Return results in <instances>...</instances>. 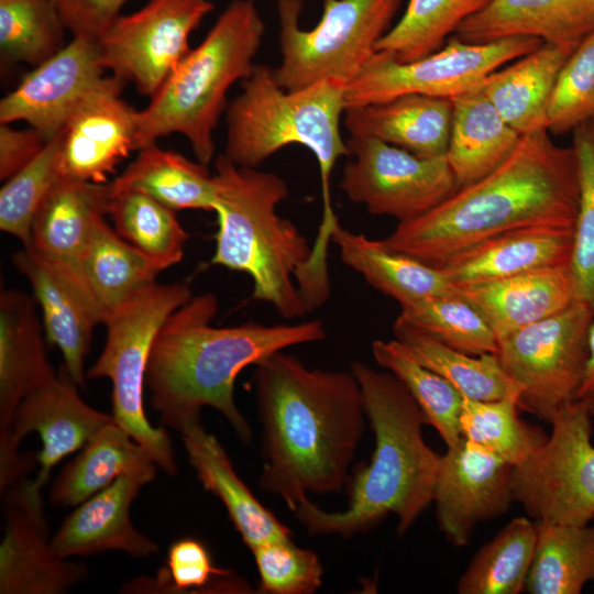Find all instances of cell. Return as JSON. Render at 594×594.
<instances>
[{
	"label": "cell",
	"instance_id": "6da1fadb",
	"mask_svg": "<svg viewBox=\"0 0 594 594\" xmlns=\"http://www.w3.org/2000/svg\"><path fill=\"white\" fill-rule=\"evenodd\" d=\"M254 366L263 427L260 487L290 512L308 493H342L366 422L353 372L310 369L284 350Z\"/></svg>",
	"mask_w": 594,
	"mask_h": 594
},
{
	"label": "cell",
	"instance_id": "7a4b0ae2",
	"mask_svg": "<svg viewBox=\"0 0 594 594\" xmlns=\"http://www.w3.org/2000/svg\"><path fill=\"white\" fill-rule=\"evenodd\" d=\"M547 132L521 134L494 170L427 213L398 223L382 244L437 267L451 255L510 230L573 228L579 206L576 154L572 146L557 145Z\"/></svg>",
	"mask_w": 594,
	"mask_h": 594
},
{
	"label": "cell",
	"instance_id": "3957f363",
	"mask_svg": "<svg viewBox=\"0 0 594 594\" xmlns=\"http://www.w3.org/2000/svg\"><path fill=\"white\" fill-rule=\"evenodd\" d=\"M218 299L207 293L172 312L152 344L145 385L161 421L177 431L200 421L204 407L222 414L248 444L252 429L237 407L239 373L286 348L326 339L321 320L215 327Z\"/></svg>",
	"mask_w": 594,
	"mask_h": 594
},
{
	"label": "cell",
	"instance_id": "277c9868",
	"mask_svg": "<svg viewBox=\"0 0 594 594\" xmlns=\"http://www.w3.org/2000/svg\"><path fill=\"white\" fill-rule=\"evenodd\" d=\"M351 371L375 437L371 460L350 476L344 510H322L306 497L293 513L309 535L342 538L366 532L395 514L397 532L403 536L433 501L441 455L426 443L427 419L394 374L360 361L351 364Z\"/></svg>",
	"mask_w": 594,
	"mask_h": 594
},
{
	"label": "cell",
	"instance_id": "5b68a950",
	"mask_svg": "<svg viewBox=\"0 0 594 594\" xmlns=\"http://www.w3.org/2000/svg\"><path fill=\"white\" fill-rule=\"evenodd\" d=\"M215 168L218 231L211 263L248 274L252 297L284 319L306 317L312 246L277 213L289 194L286 182L275 173L238 166L224 154Z\"/></svg>",
	"mask_w": 594,
	"mask_h": 594
},
{
	"label": "cell",
	"instance_id": "8992f818",
	"mask_svg": "<svg viewBox=\"0 0 594 594\" xmlns=\"http://www.w3.org/2000/svg\"><path fill=\"white\" fill-rule=\"evenodd\" d=\"M345 87L322 81L297 91L283 89L266 65H255L242 92L227 108L224 155L235 165L256 168L280 148L300 144L316 156L320 170L322 217L312 245V261L328 264V249L340 223L330 182L337 161L349 155L340 132Z\"/></svg>",
	"mask_w": 594,
	"mask_h": 594
},
{
	"label": "cell",
	"instance_id": "52a82bcc",
	"mask_svg": "<svg viewBox=\"0 0 594 594\" xmlns=\"http://www.w3.org/2000/svg\"><path fill=\"white\" fill-rule=\"evenodd\" d=\"M265 24L253 0H233L204 41L186 55L143 110L135 111V150L183 134L197 161L215 154L213 131L227 107L229 88L255 68Z\"/></svg>",
	"mask_w": 594,
	"mask_h": 594
},
{
	"label": "cell",
	"instance_id": "ba28073f",
	"mask_svg": "<svg viewBox=\"0 0 594 594\" xmlns=\"http://www.w3.org/2000/svg\"><path fill=\"white\" fill-rule=\"evenodd\" d=\"M403 0H322L310 30L300 28L305 0H276L282 61L277 84L297 91L322 81L350 85L376 53Z\"/></svg>",
	"mask_w": 594,
	"mask_h": 594
},
{
	"label": "cell",
	"instance_id": "9c48e42d",
	"mask_svg": "<svg viewBox=\"0 0 594 594\" xmlns=\"http://www.w3.org/2000/svg\"><path fill=\"white\" fill-rule=\"evenodd\" d=\"M193 298L180 283L150 286L117 308L107 319L102 352L87 371V378L112 383V416L139 442L157 468L175 475L177 464L169 436L153 427L144 410V387L154 339L168 316Z\"/></svg>",
	"mask_w": 594,
	"mask_h": 594
},
{
	"label": "cell",
	"instance_id": "30bf717a",
	"mask_svg": "<svg viewBox=\"0 0 594 594\" xmlns=\"http://www.w3.org/2000/svg\"><path fill=\"white\" fill-rule=\"evenodd\" d=\"M592 416L579 400L550 419L547 440L513 469V494L535 521L588 525L594 519Z\"/></svg>",
	"mask_w": 594,
	"mask_h": 594
},
{
	"label": "cell",
	"instance_id": "8fae6325",
	"mask_svg": "<svg viewBox=\"0 0 594 594\" xmlns=\"http://www.w3.org/2000/svg\"><path fill=\"white\" fill-rule=\"evenodd\" d=\"M593 318L588 306L576 299L498 341L496 356L519 388V408L550 422L556 411L576 400L588 360Z\"/></svg>",
	"mask_w": 594,
	"mask_h": 594
},
{
	"label": "cell",
	"instance_id": "7c38bea8",
	"mask_svg": "<svg viewBox=\"0 0 594 594\" xmlns=\"http://www.w3.org/2000/svg\"><path fill=\"white\" fill-rule=\"evenodd\" d=\"M543 43L537 37L513 36L470 44L453 35L439 51L410 63H399L388 53L376 51L345 87V108L408 94L452 99L479 87L491 73Z\"/></svg>",
	"mask_w": 594,
	"mask_h": 594
},
{
	"label": "cell",
	"instance_id": "4fadbf2b",
	"mask_svg": "<svg viewBox=\"0 0 594 594\" xmlns=\"http://www.w3.org/2000/svg\"><path fill=\"white\" fill-rule=\"evenodd\" d=\"M346 144L349 161L339 186L372 215L410 221L458 190L446 155L421 157L374 138L351 136Z\"/></svg>",
	"mask_w": 594,
	"mask_h": 594
},
{
	"label": "cell",
	"instance_id": "5bb4252c",
	"mask_svg": "<svg viewBox=\"0 0 594 594\" xmlns=\"http://www.w3.org/2000/svg\"><path fill=\"white\" fill-rule=\"evenodd\" d=\"M212 9L210 0H150L119 15L97 41L102 68L152 97L190 52V33Z\"/></svg>",
	"mask_w": 594,
	"mask_h": 594
},
{
	"label": "cell",
	"instance_id": "9a60e30c",
	"mask_svg": "<svg viewBox=\"0 0 594 594\" xmlns=\"http://www.w3.org/2000/svg\"><path fill=\"white\" fill-rule=\"evenodd\" d=\"M112 421V414L100 413L80 398L77 384L63 367L55 380L19 404L8 437L0 440L1 493L23 481L33 465L34 458L18 451L20 441L29 433L37 432L43 443L36 457L40 471L29 482L32 491L41 493L54 466Z\"/></svg>",
	"mask_w": 594,
	"mask_h": 594
},
{
	"label": "cell",
	"instance_id": "2e32d148",
	"mask_svg": "<svg viewBox=\"0 0 594 594\" xmlns=\"http://www.w3.org/2000/svg\"><path fill=\"white\" fill-rule=\"evenodd\" d=\"M447 448L432 502L439 530L453 546L464 547L479 524L503 515L515 501L514 466L463 437Z\"/></svg>",
	"mask_w": 594,
	"mask_h": 594
},
{
	"label": "cell",
	"instance_id": "e0dca14e",
	"mask_svg": "<svg viewBox=\"0 0 594 594\" xmlns=\"http://www.w3.org/2000/svg\"><path fill=\"white\" fill-rule=\"evenodd\" d=\"M103 72L97 41L73 36L58 53L34 67L1 99L0 123L25 121L50 141L100 84Z\"/></svg>",
	"mask_w": 594,
	"mask_h": 594
},
{
	"label": "cell",
	"instance_id": "ac0fdd59",
	"mask_svg": "<svg viewBox=\"0 0 594 594\" xmlns=\"http://www.w3.org/2000/svg\"><path fill=\"white\" fill-rule=\"evenodd\" d=\"M3 493L0 593L61 594L82 582L86 566L59 558L52 548L41 494L24 480Z\"/></svg>",
	"mask_w": 594,
	"mask_h": 594
},
{
	"label": "cell",
	"instance_id": "d6986e66",
	"mask_svg": "<svg viewBox=\"0 0 594 594\" xmlns=\"http://www.w3.org/2000/svg\"><path fill=\"white\" fill-rule=\"evenodd\" d=\"M123 80L103 77L62 130V177L105 184L135 150V111L121 98Z\"/></svg>",
	"mask_w": 594,
	"mask_h": 594
},
{
	"label": "cell",
	"instance_id": "ffe728a7",
	"mask_svg": "<svg viewBox=\"0 0 594 594\" xmlns=\"http://www.w3.org/2000/svg\"><path fill=\"white\" fill-rule=\"evenodd\" d=\"M12 263L31 284L42 309L46 338L61 350L64 370L84 387L92 331L105 324V315L81 287L31 246L14 253Z\"/></svg>",
	"mask_w": 594,
	"mask_h": 594
},
{
	"label": "cell",
	"instance_id": "44dd1931",
	"mask_svg": "<svg viewBox=\"0 0 594 594\" xmlns=\"http://www.w3.org/2000/svg\"><path fill=\"white\" fill-rule=\"evenodd\" d=\"M109 198V183L61 177L35 213L28 245L74 280L94 301L82 280L80 262L96 224L107 215Z\"/></svg>",
	"mask_w": 594,
	"mask_h": 594
},
{
	"label": "cell",
	"instance_id": "7402d4cb",
	"mask_svg": "<svg viewBox=\"0 0 594 594\" xmlns=\"http://www.w3.org/2000/svg\"><path fill=\"white\" fill-rule=\"evenodd\" d=\"M147 483L144 476L124 474L79 504L51 539L54 552L62 559L108 550L135 558L157 553L158 544L141 534L130 519V507Z\"/></svg>",
	"mask_w": 594,
	"mask_h": 594
},
{
	"label": "cell",
	"instance_id": "603a6c76",
	"mask_svg": "<svg viewBox=\"0 0 594 594\" xmlns=\"http://www.w3.org/2000/svg\"><path fill=\"white\" fill-rule=\"evenodd\" d=\"M573 228L534 226L469 246L437 266L457 286L482 284L536 268L570 264Z\"/></svg>",
	"mask_w": 594,
	"mask_h": 594
},
{
	"label": "cell",
	"instance_id": "cb8c5ba5",
	"mask_svg": "<svg viewBox=\"0 0 594 594\" xmlns=\"http://www.w3.org/2000/svg\"><path fill=\"white\" fill-rule=\"evenodd\" d=\"M594 31V0H491L455 30L464 43L513 36L578 46Z\"/></svg>",
	"mask_w": 594,
	"mask_h": 594
},
{
	"label": "cell",
	"instance_id": "d4e9b609",
	"mask_svg": "<svg viewBox=\"0 0 594 594\" xmlns=\"http://www.w3.org/2000/svg\"><path fill=\"white\" fill-rule=\"evenodd\" d=\"M452 118V99L408 94L346 107L343 124L351 136L374 138L421 157H439L447 154Z\"/></svg>",
	"mask_w": 594,
	"mask_h": 594
},
{
	"label": "cell",
	"instance_id": "484cf974",
	"mask_svg": "<svg viewBox=\"0 0 594 594\" xmlns=\"http://www.w3.org/2000/svg\"><path fill=\"white\" fill-rule=\"evenodd\" d=\"M459 287L461 296L485 318L498 341L576 300L570 264Z\"/></svg>",
	"mask_w": 594,
	"mask_h": 594
},
{
	"label": "cell",
	"instance_id": "4316f807",
	"mask_svg": "<svg viewBox=\"0 0 594 594\" xmlns=\"http://www.w3.org/2000/svg\"><path fill=\"white\" fill-rule=\"evenodd\" d=\"M57 375L42 340L34 302L26 294L6 289L0 295V440L8 437L19 404Z\"/></svg>",
	"mask_w": 594,
	"mask_h": 594
},
{
	"label": "cell",
	"instance_id": "83f0119b",
	"mask_svg": "<svg viewBox=\"0 0 594 594\" xmlns=\"http://www.w3.org/2000/svg\"><path fill=\"white\" fill-rule=\"evenodd\" d=\"M180 433L199 482L223 503L250 550L267 541L293 537L289 528L264 507L238 476L224 449L205 430L201 421L185 427Z\"/></svg>",
	"mask_w": 594,
	"mask_h": 594
},
{
	"label": "cell",
	"instance_id": "f1b7e54d",
	"mask_svg": "<svg viewBox=\"0 0 594 594\" xmlns=\"http://www.w3.org/2000/svg\"><path fill=\"white\" fill-rule=\"evenodd\" d=\"M578 46L543 43L482 81L483 92L520 135L548 131V108L553 88Z\"/></svg>",
	"mask_w": 594,
	"mask_h": 594
},
{
	"label": "cell",
	"instance_id": "f546056e",
	"mask_svg": "<svg viewBox=\"0 0 594 594\" xmlns=\"http://www.w3.org/2000/svg\"><path fill=\"white\" fill-rule=\"evenodd\" d=\"M331 241L346 266L399 306L431 297L461 296L460 287L450 282L439 268L391 251L381 240L354 233L339 223Z\"/></svg>",
	"mask_w": 594,
	"mask_h": 594
},
{
	"label": "cell",
	"instance_id": "4dcf8cb0",
	"mask_svg": "<svg viewBox=\"0 0 594 594\" xmlns=\"http://www.w3.org/2000/svg\"><path fill=\"white\" fill-rule=\"evenodd\" d=\"M157 465L150 453L116 421L101 428L54 481V505L78 506L124 474L152 482Z\"/></svg>",
	"mask_w": 594,
	"mask_h": 594
},
{
	"label": "cell",
	"instance_id": "1f68e13d",
	"mask_svg": "<svg viewBox=\"0 0 594 594\" xmlns=\"http://www.w3.org/2000/svg\"><path fill=\"white\" fill-rule=\"evenodd\" d=\"M453 118L447 160L458 189L499 166L516 147L520 134L507 124L481 85L452 98Z\"/></svg>",
	"mask_w": 594,
	"mask_h": 594
},
{
	"label": "cell",
	"instance_id": "d6a6232c",
	"mask_svg": "<svg viewBox=\"0 0 594 594\" xmlns=\"http://www.w3.org/2000/svg\"><path fill=\"white\" fill-rule=\"evenodd\" d=\"M161 272L105 218L96 224L80 262L82 280L106 321L117 308L154 285Z\"/></svg>",
	"mask_w": 594,
	"mask_h": 594
},
{
	"label": "cell",
	"instance_id": "836d02e7",
	"mask_svg": "<svg viewBox=\"0 0 594 594\" xmlns=\"http://www.w3.org/2000/svg\"><path fill=\"white\" fill-rule=\"evenodd\" d=\"M109 186L113 191L140 190L175 211H213L217 197L216 180L207 165L156 144L140 150L136 158Z\"/></svg>",
	"mask_w": 594,
	"mask_h": 594
},
{
	"label": "cell",
	"instance_id": "e575fe53",
	"mask_svg": "<svg viewBox=\"0 0 594 594\" xmlns=\"http://www.w3.org/2000/svg\"><path fill=\"white\" fill-rule=\"evenodd\" d=\"M395 339L424 366L451 383L464 397L494 400L519 397L496 354L472 355L453 349L397 317Z\"/></svg>",
	"mask_w": 594,
	"mask_h": 594
},
{
	"label": "cell",
	"instance_id": "d590c367",
	"mask_svg": "<svg viewBox=\"0 0 594 594\" xmlns=\"http://www.w3.org/2000/svg\"><path fill=\"white\" fill-rule=\"evenodd\" d=\"M537 539L525 590L530 594H579L594 581V524L536 521Z\"/></svg>",
	"mask_w": 594,
	"mask_h": 594
},
{
	"label": "cell",
	"instance_id": "8d00e7d4",
	"mask_svg": "<svg viewBox=\"0 0 594 594\" xmlns=\"http://www.w3.org/2000/svg\"><path fill=\"white\" fill-rule=\"evenodd\" d=\"M107 215L117 233L162 271L183 260L189 234L177 220L175 210L147 194L110 189Z\"/></svg>",
	"mask_w": 594,
	"mask_h": 594
},
{
	"label": "cell",
	"instance_id": "74e56055",
	"mask_svg": "<svg viewBox=\"0 0 594 594\" xmlns=\"http://www.w3.org/2000/svg\"><path fill=\"white\" fill-rule=\"evenodd\" d=\"M536 539L535 520L514 518L475 553L458 581V593H520L525 588Z\"/></svg>",
	"mask_w": 594,
	"mask_h": 594
},
{
	"label": "cell",
	"instance_id": "f35d334b",
	"mask_svg": "<svg viewBox=\"0 0 594 594\" xmlns=\"http://www.w3.org/2000/svg\"><path fill=\"white\" fill-rule=\"evenodd\" d=\"M375 362L394 374L413 395L427 424L440 435L447 447L462 436L460 415L464 396L447 380L420 364L396 339L372 343Z\"/></svg>",
	"mask_w": 594,
	"mask_h": 594
},
{
	"label": "cell",
	"instance_id": "ab89813d",
	"mask_svg": "<svg viewBox=\"0 0 594 594\" xmlns=\"http://www.w3.org/2000/svg\"><path fill=\"white\" fill-rule=\"evenodd\" d=\"M491 0H409L398 22L378 41L376 51L410 63L443 47L465 19Z\"/></svg>",
	"mask_w": 594,
	"mask_h": 594
},
{
	"label": "cell",
	"instance_id": "60d3db41",
	"mask_svg": "<svg viewBox=\"0 0 594 594\" xmlns=\"http://www.w3.org/2000/svg\"><path fill=\"white\" fill-rule=\"evenodd\" d=\"M517 397L479 400L464 397L461 436L516 466L548 438L539 426L520 418Z\"/></svg>",
	"mask_w": 594,
	"mask_h": 594
},
{
	"label": "cell",
	"instance_id": "b9f144b4",
	"mask_svg": "<svg viewBox=\"0 0 594 594\" xmlns=\"http://www.w3.org/2000/svg\"><path fill=\"white\" fill-rule=\"evenodd\" d=\"M398 318L438 341L472 355L496 354L498 339L462 296H440L400 305Z\"/></svg>",
	"mask_w": 594,
	"mask_h": 594
},
{
	"label": "cell",
	"instance_id": "7bdbcfd3",
	"mask_svg": "<svg viewBox=\"0 0 594 594\" xmlns=\"http://www.w3.org/2000/svg\"><path fill=\"white\" fill-rule=\"evenodd\" d=\"M64 29L53 0H0V47L10 61L41 65L65 46Z\"/></svg>",
	"mask_w": 594,
	"mask_h": 594
},
{
	"label": "cell",
	"instance_id": "ee69618b",
	"mask_svg": "<svg viewBox=\"0 0 594 594\" xmlns=\"http://www.w3.org/2000/svg\"><path fill=\"white\" fill-rule=\"evenodd\" d=\"M62 139L61 131L46 142L31 163L7 179L0 189V229L19 239L23 246L30 244L32 222L38 207L62 177Z\"/></svg>",
	"mask_w": 594,
	"mask_h": 594
},
{
	"label": "cell",
	"instance_id": "f6af8a7d",
	"mask_svg": "<svg viewBox=\"0 0 594 594\" xmlns=\"http://www.w3.org/2000/svg\"><path fill=\"white\" fill-rule=\"evenodd\" d=\"M572 132L579 167V206L570 272L575 299L585 302L594 315V120Z\"/></svg>",
	"mask_w": 594,
	"mask_h": 594
},
{
	"label": "cell",
	"instance_id": "bcb514c9",
	"mask_svg": "<svg viewBox=\"0 0 594 594\" xmlns=\"http://www.w3.org/2000/svg\"><path fill=\"white\" fill-rule=\"evenodd\" d=\"M553 134L573 131L594 120V31L574 50L562 67L548 108Z\"/></svg>",
	"mask_w": 594,
	"mask_h": 594
},
{
	"label": "cell",
	"instance_id": "7dc6e473",
	"mask_svg": "<svg viewBox=\"0 0 594 594\" xmlns=\"http://www.w3.org/2000/svg\"><path fill=\"white\" fill-rule=\"evenodd\" d=\"M260 592L312 594L322 585L323 566L316 552L299 548L292 538L261 543L253 549Z\"/></svg>",
	"mask_w": 594,
	"mask_h": 594
},
{
	"label": "cell",
	"instance_id": "c3c4849f",
	"mask_svg": "<svg viewBox=\"0 0 594 594\" xmlns=\"http://www.w3.org/2000/svg\"><path fill=\"white\" fill-rule=\"evenodd\" d=\"M232 572L213 565L207 548L197 539L183 538L167 552L166 566L155 578H144L127 584V592L186 593L208 590L217 578Z\"/></svg>",
	"mask_w": 594,
	"mask_h": 594
},
{
	"label": "cell",
	"instance_id": "681fc988",
	"mask_svg": "<svg viewBox=\"0 0 594 594\" xmlns=\"http://www.w3.org/2000/svg\"><path fill=\"white\" fill-rule=\"evenodd\" d=\"M128 0H53L62 22L73 36L98 41L120 15Z\"/></svg>",
	"mask_w": 594,
	"mask_h": 594
},
{
	"label": "cell",
	"instance_id": "f907efd6",
	"mask_svg": "<svg viewBox=\"0 0 594 594\" xmlns=\"http://www.w3.org/2000/svg\"><path fill=\"white\" fill-rule=\"evenodd\" d=\"M47 141L33 128L16 130L0 125V179L6 182L43 150Z\"/></svg>",
	"mask_w": 594,
	"mask_h": 594
},
{
	"label": "cell",
	"instance_id": "816d5d0a",
	"mask_svg": "<svg viewBox=\"0 0 594 594\" xmlns=\"http://www.w3.org/2000/svg\"><path fill=\"white\" fill-rule=\"evenodd\" d=\"M576 400L581 402L594 417V318L588 332V360Z\"/></svg>",
	"mask_w": 594,
	"mask_h": 594
},
{
	"label": "cell",
	"instance_id": "f5cc1de1",
	"mask_svg": "<svg viewBox=\"0 0 594 594\" xmlns=\"http://www.w3.org/2000/svg\"><path fill=\"white\" fill-rule=\"evenodd\" d=\"M593 524H594V519H593Z\"/></svg>",
	"mask_w": 594,
	"mask_h": 594
}]
</instances>
